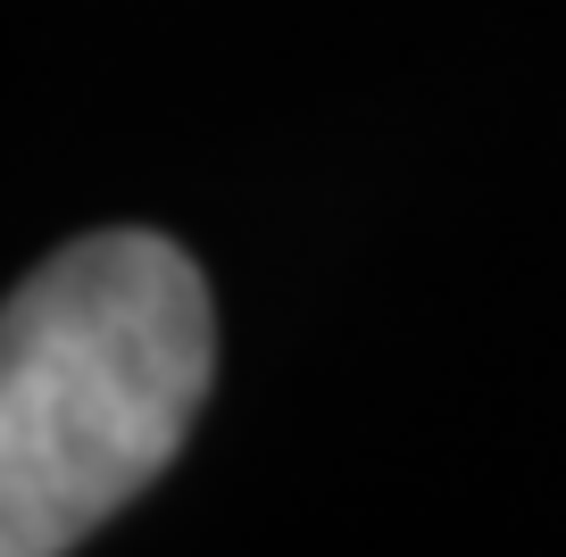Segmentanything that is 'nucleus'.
<instances>
[{
	"label": "nucleus",
	"mask_w": 566,
	"mask_h": 557,
	"mask_svg": "<svg viewBox=\"0 0 566 557\" xmlns=\"http://www.w3.org/2000/svg\"><path fill=\"white\" fill-rule=\"evenodd\" d=\"M217 308L167 233H84L0 316V557H67L176 466Z\"/></svg>",
	"instance_id": "nucleus-1"
}]
</instances>
